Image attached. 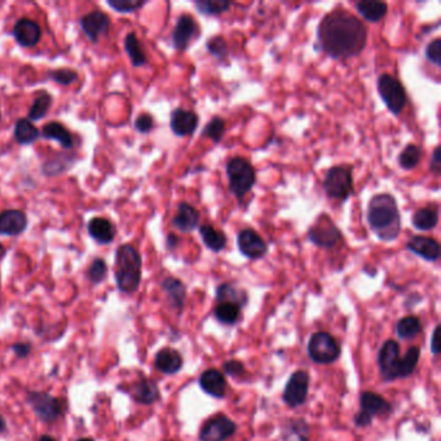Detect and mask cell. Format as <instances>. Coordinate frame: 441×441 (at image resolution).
Returning <instances> with one entry per match:
<instances>
[{
    "mask_svg": "<svg viewBox=\"0 0 441 441\" xmlns=\"http://www.w3.org/2000/svg\"><path fill=\"white\" fill-rule=\"evenodd\" d=\"M406 250L421 256L427 261H438L440 259L441 250L439 242L427 236H413L405 243Z\"/></svg>",
    "mask_w": 441,
    "mask_h": 441,
    "instance_id": "d6986e66",
    "label": "cell"
},
{
    "mask_svg": "<svg viewBox=\"0 0 441 441\" xmlns=\"http://www.w3.org/2000/svg\"><path fill=\"white\" fill-rule=\"evenodd\" d=\"M200 388L210 396L223 399L227 395V379L221 371L209 369L200 377Z\"/></svg>",
    "mask_w": 441,
    "mask_h": 441,
    "instance_id": "7402d4cb",
    "label": "cell"
},
{
    "mask_svg": "<svg viewBox=\"0 0 441 441\" xmlns=\"http://www.w3.org/2000/svg\"><path fill=\"white\" fill-rule=\"evenodd\" d=\"M377 90L387 109L393 115L399 117L408 104V95L404 84L391 74L383 73L377 79Z\"/></svg>",
    "mask_w": 441,
    "mask_h": 441,
    "instance_id": "8992f818",
    "label": "cell"
},
{
    "mask_svg": "<svg viewBox=\"0 0 441 441\" xmlns=\"http://www.w3.org/2000/svg\"><path fill=\"white\" fill-rule=\"evenodd\" d=\"M40 136H43L47 140L57 141L66 151L74 148V139L71 132L64 124H61L60 122H50L44 124L40 131Z\"/></svg>",
    "mask_w": 441,
    "mask_h": 441,
    "instance_id": "4316f807",
    "label": "cell"
},
{
    "mask_svg": "<svg viewBox=\"0 0 441 441\" xmlns=\"http://www.w3.org/2000/svg\"><path fill=\"white\" fill-rule=\"evenodd\" d=\"M430 171L435 176H439L441 172V147L436 145L432 151L431 160H430Z\"/></svg>",
    "mask_w": 441,
    "mask_h": 441,
    "instance_id": "681fc988",
    "label": "cell"
},
{
    "mask_svg": "<svg viewBox=\"0 0 441 441\" xmlns=\"http://www.w3.org/2000/svg\"><path fill=\"white\" fill-rule=\"evenodd\" d=\"M361 411L355 415V424L360 429L370 426L373 417L391 413L390 402L375 392H362L360 396Z\"/></svg>",
    "mask_w": 441,
    "mask_h": 441,
    "instance_id": "9c48e42d",
    "label": "cell"
},
{
    "mask_svg": "<svg viewBox=\"0 0 441 441\" xmlns=\"http://www.w3.org/2000/svg\"><path fill=\"white\" fill-rule=\"evenodd\" d=\"M411 224L417 231L429 232L439 224V206L436 203L427 205L413 214Z\"/></svg>",
    "mask_w": 441,
    "mask_h": 441,
    "instance_id": "cb8c5ba5",
    "label": "cell"
},
{
    "mask_svg": "<svg viewBox=\"0 0 441 441\" xmlns=\"http://www.w3.org/2000/svg\"><path fill=\"white\" fill-rule=\"evenodd\" d=\"M50 106H52V96L47 91H41L35 97V100L32 101V105L28 113V115H29L28 120L35 122V120L44 118L50 111Z\"/></svg>",
    "mask_w": 441,
    "mask_h": 441,
    "instance_id": "d590c367",
    "label": "cell"
},
{
    "mask_svg": "<svg viewBox=\"0 0 441 441\" xmlns=\"http://www.w3.org/2000/svg\"><path fill=\"white\" fill-rule=\"evenodd\" d=\"M440 325H438L433 330V334L431 337V351L435 356H438L440 353Z\"/></svg>",
    "mask_w": 441,
    "mask_h": 441,
    "instance_id": "f907efd6",
    "label": "cell"
},
{
    "mask_svg": "<svg viewBox=\"0 0 441 441\" xmlns=\"http://www.w3.org/2000/svg\"><path fill=\"white\" fill-rule=\"evenodd\" d=\"M308 355L312 361L326 365L339 359L341 346L329 332L319 331L308 341Z\"/></svg>",
    "mask_w": 441,
    "mask_h": 441,
    "instance_id": "ba28073f",
    "label": "cell"
},
{
    "mask_svg": "<svg viewBox=\"0 0 441 441\" xmlns=\"http://www.w3.org/2000/svg\"><path fill=\"white\" fill-rule=\"evenodd\" d=\"M6 430V421L3 417H0V432H3Z\"/></svg>",
    "mask_w": 441,
    "mask_h": 441,
    "instance_id": "11a10c76",
    "label": "cell"
},
{
    "mask_svg": "<svg viewBox=\"0 0 441 441\" xmlns=\"http://www.w3.org/2000/svg\"><path fill=\"white\" fill-rule=\"evenodd\" d=\"M420 356H421V351L415 346H413L406 351L405 356L401 357L400 375H399V378H406V377H409L411 374H413L415 366L418 365Z\"/></svg>",
    "mask_w": 441,
    "mask_h": 441,
    "instance_id": "60d3db41",
    "label": "cell"
},
{
    "mask_svg": "<svg viewBox=\"0 0 441 441\" xmlns=\"http://www.w3.org/2000/svg\"><path fill=\"white\" fill-rule=\"evenodd\" d=\"M200 212L194 206H191L188 202H180L178 205V210L173 215L171 224L178 231L191 233L200 227Z\"/></svg>",
    "mask_w": 441,
    "mask_h": 441,
    "instance_id": "44dd1931",
    "label": "cell"
},
{
    "mask_svg": "<svg viewBox=\"0 0 441 441\" xmlns=\"http://www.w3.org/2000/svg\"><path fill=\"white\" fill-rule=\"evenodd\" d=\"M162 290L166 292L171 307L182 310L187 298V286L176 277H167L162 281Z\"/></svg>",
    "mask_w": 441,
    "mask_h": 441,
    "instance_id": "484cf974",
    "label": "cell"
},
{
    "mask_svg": "<svg viewBox=\"0 0 441 441\" xmlns=\"http://www.w3.org/2000/svg\"><path fill=\"white\" fill-rule=\"evenodd\" d=\"M237 246L243 256L250 261H258L268 252L267 242L252 228H243L237 236Z\"/></svg>",
    "mask_w": 441,
    "mask_h": 441,
    "instance_id": "4fadbf2b",
    "label": "cell"
},
{
    "mask_svg": "<svg viewBox=\"0 0 441 441\" xmlns=\"http://www.w3.org/2000/svg\"><path fill=\"white\" fill-rule=\"evenodd\" d=\"M308 424L303 420L288 423L282 433V441H310Z\"/></svg>",
    "mask_w": 441,
    "mask_h": 441,
    "instance_id": "74e56055",
    "label": "cell"
},
{
    "mask_svg": "<svg viewBox=\"0 0 441 441\" xmlns=\"http://www.w3.org/2000/svg\"><path fill=\"white\" fill-rule=\"evenodd\" d=\"M156 123H154V118L151 117L149 113H142L140 114L136 120H135V129L138 132L140 133H149L154 129Z\"/></svg>",
    "mask_w": 441,
    "mask_h": 441,
    "instance_id": "7dc6e473",
    "label": "cell"
},
{
    "mask_svg": "<svg viewBox=\"0 0 441 441\" xmlns=\"http://www.w3.org/2000/svg\"><path fill=\"white\" fill-rule=\"evenodd\" d=\"M131 396L140 404L149 405L160 399V390L156 382L144 378L132 386Z\"/></svg>",
    "mask_w": 441,
    "mask_h": 441,
    "instance_id": "f1b7e54d",
    "label": "cell"
},
{
    "mask_svg": "<svg viewBox=\"0 0 441 441\" xmlns=\"http://www.w3.org/2000/svg\"><path fill=\"white\" fill-rule=\"evenodd\" d=\"M13 351L16 352V355L19 356V357H25V356H28L29 353H30V346L29 344H26V343H17V344H15L13 347Z\"/></svg>",
    "mask_w": 441,
    "mask_h": 441,
    "instance_id": "816d5d0a",
    "label": "cell"
},
{
    "mask_svg": "<svg viewBox=\"0 0 441 441\" xmlns=\"http://www.w3.org/2000/svg\"><path fill=\"white\" fill-rule=\"evenodd\" d=\"M422 331L421 320L415 316H406L397 322L396 334L401 339H411Z\"/></svg>",
    "mask_w": 441,
    "mask_h": 441,
    "instance_id": "f35d334b",
    "label": "cell"
},
{
    "mask_svg": "<svg viewBox=\"0 0 441 441\" xmlns=\"http://www.w3.org/2000/svg\"><path fill=\"white\" fill-rule=\"evenodd\" d=\"M368 44V29L353 13L335 8L317 26V50L332 60L357 57Z\"/></svg>",
    "mask_w": 441,
    "mask_h": 441,
    "instance_id": "6da1fadb",
    "label": "cell"
},
{
    "mask_svg": "<svg viewBox=\"0 0 441 441\" xmlns=\"http://www.w3.org/2000/svg\"><path fill=\"white\" fill-rule=\"evenodd\" d=\"M147 0H108L106 4L111 10H117L120 13H132L141 10L147 6Z\"/></svg>",
    "mask_w": 441,
    "mask_h": 441,
    "instance_id": "7bdbcfd3",
    "label": "cell"
},
{
    "mask_svg": "<svg viewBox=\"0 0 441 441\" xmlns=\"http://www.w3.org/2000/svg\"><path fill=\"white\" fill-rule=\"evenodd\" d=\"M237 424L228 417L218 415L206 422L200 432V441H225L234 435Z\"/></svg>",
    "mask_w": 441,
    "mask_h": 441,
    "instance_id": "9a60e30c",
    "label": "cell"
},
{
    "mask_svg": "<svg viewBox=\"0 0 441 441\" xmlns=\"http://www.w3.org/2000/svg\"><path fill=\"white\" fill-rule=\"evenodd\" d=\"M15 140L20 145H30L40 138V131L28 118H20L15 124Z\"/></svg>",
    "mask_w": 441,
    "mask_h": 441,
    "instance_id": "1f68e13d",
    "label": "cell"
},
{
    "mask_svg": "<svg viewBox=\"0 0 441 441\" xmlns=\"http://www.w3.org/2000/svg\"><path fill=\"white\" fill-rule=\"evenodd\" d=\"M28 216L24 211L4 210L0 212V236L16 237L28 228Z\"/></svg>",
    "mask_w": 441,
    "mask_h": 441,
    "instance_id": "ffe728a7",
    "label": "cell"
},
{
    "mask_svg": "<svg viewBox=\"0 0 441 441\" xmlns=\"http://www.w3.org/2000/svg\"><path fill=\"white\" fill-rule=\"evenodd\" d=\"M355 8L360 13L364 20L370 24L379 22L388 13V4L375 0H361L355 4Z\"/></svg>",
    "mask_w": 441,
    "mask_h": 441,
    "instance_id": "d4e9b609",
    "label": "cell"
},
{
    "mask_svg": "<svg viewBox=\"0 0 441 441\" xmlns=\"http://www.w3.org/2000/svg\"><path fill=\"white\" fill-rule=\"evenodd\" d=\"M13 38L24 48H31L39 43L41 29L37 21L22 17L13 26Z\"/></svg>",
    "mask_w": 441,
    "mask_h": 441,
    "instance_id": "ac0fdd59",
    "label": "cell"
},
{
    "mask_svg": "<svg viewBox=\"0 0 441 441\" xmlns=\"http://www.w3.org/2000/svg\"><path fill=\"white\" fill-rule=\"evenodd\" d=\"M206 48L210 52L211 56H214L219 61L227 60L229 53L227 40L224 39L221 35L211 37L210 39L206 41Z\"/></svg>",
    "mask_w": 441,
    "mask_h": 441,
    "instance_id": "b9f144b4",
    "label": "cell"
},
{
    "mask_svg": "<svg viewBox=\"0 0 441 441\" xmlns=\"http://www.w3.org/2000/svg\"><path fill=\"white\" fill-rule=\"evenodd\" d=\"M88 234L91 238L96 241L97 243L108 245L115 238L117 229L109 219L96 216V218H92L88 223Z\"/></svg>",
    "mask_w": 441,
    "mask_h": 441,
    "instance_id": "603a6c76",
    "label": "cell"
},
{
    "mask_svg": "<svg viewBox=\"0 0 441 441\" xmlns=\"http://www.w3.org/2000/svg\"><path fill=\"white\" fill-rule=\"evenodd\" d=\"M87 274H88V279H90L92 283H95V285L101 283L102 281L105 280V277L108 274L106 261L101 259V258H96L95 261L91 263Z\"/></svg>",
    "mask_w": 441,
    "mask_h": 441,
    "instance_id": "ee69618b",
    "label": "cell"
},
{
    "mask_svg": "<svg viewBox=\"0 0 441 441\" xmlns=\"http://www.w3.org/2000/svg\"><path fill=\"white\" fill-rule=\"evenodd\" d=\"M178 243H179V238H178L175 234L170 233V234L167 236V238H166V246H167V249H169V250H173V249L178 246Z\"/></svg>",
    "mask_w": 441,
    "mask_h": 441,
    "instance_id": "f5cc1de1",
    "label": "cell"
},
{
    "mask_svg": "<svg viewBox=\"0 0 441 441\" xmlns=\"http://www.w3.org/2000/svg\"><path fill=\"white\" fill-rule=\"evenodd\" d=\"M225 127H227V122L224 118H221L219 115L212 117L205 126V129L202 130V136L206 139H210L215 144H219L224 138Z\"/></svg>",
    "mask_w": 441,
    "mask_h": 441,
    "instance_id": "ab89813d",
    "label": "cell"
},
{
    "mask_svg": "<svg viewBox=\"0 0 441 441\" xmlns=\"http://www.w3.org/2000/svg\"><path fill=\"white\" fill-rule=\"evenodd\" d=\"M322 188L329 200L346 202L353 194V169L350 165H337L330 167L323 181Z\"/></svg>",
    "mask_w": 441,
    "mask_h": 441,
    "instance_id": "5b68a950",
    "label": "cell"
},
{
    "mask_svg": "<svg viewBox=\"0 0 441 441\" xmlns=\"http://www.w3.org/2000/svg\"><path fill=\"white\" fill-rule=\"evenodd\" d=\"M0 122H1V111H0Z\"/></svg>",
    "mask_w": 441,
    "mask_h": 441,
    "instance_id": "680465c9",
    "label": "cell"
},
{
    "mask_svg": "<svg viewBox=\"0 0 441 441\" xmlns=\"http://www.w3.org/2000/svg\"><path fill=\"white\" fill-rule=\"evenodd\" d=\"M379 370L384 381H395L400 375V346L393 339L386 341L378 353Z\"/></svg>",
    "mask_w": 441,
    "mask_h": 441,
    "instance_id": "8fae6325",
    "label": "cell"
},
{
    "mask_svg": "<svg viewBox=\"0 0 441 441\" xmlns=\"http://www.w3.org/2000/svg\"><path fill=\"white\" fill-rule=\"evenodd\" d=\"M422 156H423V151L420 145L408 144L397 158L399 166L402 170H414L421 163Z\"/></svg>",
    "mask_w": 441,
    "mask_h": 441,
    "instance_id": "e575fe53",
    "label": "cell"
},
{
    "mask_svg": "<svg viewBox=\"0 0 441 441\" xmlns=\"http://www.w3.org/2000/svg\"><path fill=\"white\" fill-rule=\"evenodd\" d=\"M426 59L429 62H431L432 65L440 68L441 66V39L440 38H435L430 41L424 50Z\"/></svg>",
    "mask_w": 441,
    "mask_h": 441,
    "instance_id": "bcb514c9",
    "label": "cell"
},
{
    "mask_svg": "<svg viewBox=\"0 0 441 441\" xmlns=\"http://www.w3.org/2000/svg\"><path fill=\"white\" fill-rule=\"evenodd\" d=\"M39 441H56V440H55L53 438H50V436H41V438H40Z\"/></svg>",
    "mask_w": 441,
    "mask_h": 441,
    "instance_id": "9f6ffc18",
    "label": "cell"
},
{
    "mask_svg": "<svg viewBox=\"0 0 441 441\" xmlns=\"http://www.w3.org/2000/svg\"><path fill=\"white\" fill-rule=\"evenodd\" d=\"M80 28L92 43H97L101 35L106 34L111 28V17L99 10H91L90 13L80 17Z\"/></svg>",
    "mask_w": 441,
    "mask_h": 441,
    "instance_id": "e0dca14e",
    "label": "cell"
},
{
    "mask_svg": "<svg viewBox=\"0 0 441 441\" xmlns=\"http://www.w3.org/2000/svg\"><path fill=\"white\" fill-rule=\"evenodd\" d=\"M29 402L41 421L52 422L62 414V402L46 392H30Z\"/></svg>",
    "mask_w": 441,
    "mask_h": 441,
    "instance_id": "5bb4252c",
    "label": "cell"
},
{
    "mask_svg": "<svg viewBox=\"0 0 441 441\" xmlns=\"http://www.w3.org/2000/svg\"><path fill=\"white\" fill-rule=\"evenodd\" d=\"M6 252H7V250H6V247H4V246H3L1 243H0V261H1V259H3L4 256H6Z\"/></svg>",
    "mask_w": 441,
    "mask_h": 441,
    "instance_id": "db71d44e",
    "label": "cell"
},
{
    "mask_svg": "<svg viewBox=\"0 0 441 441\" xmlns=\"http://www.w3.org/2000/svg\"><path fill=\"white\" fill-rule=\"evenodd\" d=\"M223 368H224V371L231 377H241L245 373L243 364L237 360L227 361Z\"/></svg>",
    "mask_w": 441,
    "mask_h": 441,
    "instance_id": "c3c4849f",
    "label": "cell"
},
{
    "mask_svg": "<svg viewBox=\"0 0 441 441\" xmlns=\"http://www.w3.org/2000/svg\"><path fill=\"white\" fill-rule=\"evenodd\" d=\"M156 368L165 374H176L182 368V357L172 348H163L156 356Z\"/></svg>",
    "mask_w": 441,
    "mask_h": 441,
    "instance_id": "f546056e",
    "label": "cell"
},
{
    "mask_svg": "<svg viewBox=\"0 0 441 441\" xmlns=\"http://www.w3.org/2000/svg\"><path fill=\"white\" fill-rule=\"evenodd\" d=\"M48 77L61 86H71L75 80L78 79V73L73 69L64 68V69L50 71Z\"/></svg>",
    "mask_w": 441,
    "mask_h": 441,
    "instance_id": "f6af8a7d",
    "label": "cell"
},
{
    "mask_svg": "<svg viewBox=\"0 0 441 441\" xmlns=\"http://www.w3.org/2000/svg\"><path fill=\"white\" fill-rule=\"evenodd\" d=\"M196 10L203 16H220L231 10V0H196Z\"/></svg>",
    "mask_w": 441,
    "mask_h": 441,
    "instance_id": "836d02e7",
    "label": "cell"
},
{
    "mask_svg": "<svg viewBox=\"0 0 441 441\" xmlns=\"http://www.w3.org/2000/svg\"><path fill=\"white\" fill-rule=\"evenodd\" d=\"M78 441H93L92 439H88V438H86V439H79Z\"/></svg>",
    "mask_w": 441,
    "mask_h": 441,
    "instance_id": "6f0895ef",
    "label": "cell"
},
{
    "mask_svg": "<svg viewBox=\"0 0 441 441\" xmlns=\"http://www.w3.org/2000/svg\"><path fill=\"white\" fill-rule=\"evenodd\" d=\"M308 390H310L308 373L303 370L295 371L291 375L289 382L286 383L282 397L290 408H298L307 401Z\"/></svg>",
    "mask_w": 441,
    "mask_h": 441,
    "instance_id": "7c38bea8",
    "label": "cell"
},
{
    "mask_svg": "<svg viewBox=\"0 0 441 441\" xmlns=\"http://www.w3.org/2000/svg\"><path fill=\"white\" fill-rule=\"evenodd\" d=\"M198 37H200V26L197 21L194 20L191 15H187V13L180 15L171 34L173 48L184 52L189 48L191 41Z\"/></svg>",
    "mask_w": 441,
    "mask_h": 441,
    "instance_id": "30bf717a",
    "label": "cell"
},
{
    "mask_svg": "<svg viewBox=\"0 0 441 441\" xmlns=\"http://www.w3.org/2000/svg\"><path fill=\"white\" fill-rule=\"evenodd\" d=\"M341 238V229L326 214H321L307 232V240L321 249H332Z\"/></svg>",
    "mask_w": 441,
    "mask_h": 441,
    "instance_id": "52a82bcc",
    "label": "cell"
},
{
    "mask_svg": "<svg viewBox=\"0 0 441 441\" xmlns=\"http://www.w3.org/2000/svg\"><path fill=\"white\" fill-rule=\"evenodd\" d=\"M200 126V117L193 111L176 108L171 111L170 129L178 138L191 136Z\"/></svg>",
    "mask_w": 441,
    "mask_h": 441,
    "instance_id": "2e32d148",
    "label": "cell"
},
{
    "mask_svg": "<svg viewBox=\"0 0 441 441\" xmlns=\"http://www.w3.org/2000/svg\"><path fill=\"white\" fill-rule=\"evenodd\" d=\"M215 319L224 325H234L241 317V307L233 303H219L214 311Z\"/></svg>",
    "mask_w": 441,
    "mask_h": 441,
    "instance_id": "8d00e7d4",
    "label": "cell"
},
{
    "mask_svg": "<svg viewBox=\"0 0 441 441\" xmlns=\"http://www.w3.org/2000/svg\"><path fill=\"white\" fill-rule=\"evenodd\" d=\"M366 221L378 240L383 242L397 240L401 233V214L393 194H374L368 203Z\"/></svg>",
    "mask_w": 441,
    "mask_h": 441,
    "instance_id": "7a4b0ae2",
    "label": "cell"
},
{
    "mask_svg": "<svg viewBox=\"0 0 441 441\" xmlns=\"http://www.w3.org/2000/svg\"><path fill=\"white\" fill-rule=\"evenodd\" d=\"M115 281L122 292L132 294L138 291L141 282V259L139 250L130 243L120 245L115 252Z\"/></svg>",
    "mask_w": 441,
    "mask_h": 441,
    "instance_id": "3957f363",
    "label": "cell"
},
{
    "mask_svg": "<svg viewBox=\"0 0 441 441\" xmlns=\"http://www.w3.org/2000/svg\"><path fill=\"white\" fill-rule=\"evenodd\" d=\"M200 240L205 243V246L212 252H221L228 245L227 234L223 231L216 229L210 224H203L198 227Z\"/></svg>",
    "mask_w": 441,
    "mask_h": 441,
    "instance_id": "83f0119b",
    "label": "cell"
},
{
    "mask_svg": "<svg viewBox=\"0 0 441 441\" xmlns=\"http://www.w3.org/2000/svg\"><path fill=\"white\" fill-rule=\"evenodd\" d=\"M124 50L127 52L129 57H130L131 64L135 68H141L144 65H147L148 57L145 55V52L141 47L140 40L138 38L136 32H129L124 38Z\"/></svg>",
    "mask_w": 441,
    "mask_h": 441,
    "instance_id": "d6a6232c",
    "label": "cell"
},
{
    "mask_svg": "<svg viewBox=\"0 0 441 441\" xmlns=\"http://www.w3.org/2000/svg\"><path fill=\"white\" fill-rule=\"evenodd\" d=\"M216 301L219 303H233L242 308L247 303V294L231 282H224L216 289Z\"/></svg>",
    "mask_w": 441,
    "mask_h": 441,
    "instance_id": "4dcf8cb0",
    "label": "cell"
},
{
    "mask_svg": "<svg viewBox=\"0 0 441 441\" xmlns=\"http://www.w3.org/2000/svg\"><path fill=\"white\" fill-rule=\"evenodd\" d=\"M229 181V191L242 203L245 197L256 184V170L251 162L243 157H233L225 165Z\"/></svg>",
    "mask_w": 441,
    "mask_h": 441,
    "instance_id": "277c9868",
    "label": "cell"
}]
</instances>
